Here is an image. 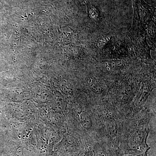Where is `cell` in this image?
Returning a JSON list of instances; mask_svg holds the SVG:
<instances>
[{
  "mask_svg": "<svg viewBox=\"0 0 156 156\" xmlns=\"http://www.w3.org/2000/svg\"><path fill=\"white\" fill-rule=\"evenodd\" d=\"M147 135L144 131L137 130L130 136L127 143L125 154L135 155L144 153L149 150L147 144Z\"/></svg>",
  "mask_w": 156,
  "mask_h": 156,
  "instance_id": "cell-1",
  "label": "cell"
},
{
  "mask_svg": "<svg viewBox=\"0 0 156 156\" xmlns=\"http://www.w3.org/2000/svg\"><path fill=\"white\" fill-rule=\"evenodd\" d=\"M131 95L132 92L130 88L125 87L117 92L115 96L116 99L120 103H125L130 100Z\"/></svg>",
  "mask_w": 156,
  "mask_h": 156,
  "instance_id": "cell-2",
  "label": "cell"
},
{
  "mask_svg": "<svg viewBox=\"0 0 156 156\" xmlns=\"http://www.w3.org/2000/svg\"><path fill=\"white\" fill-rule=\"evenodd\" d=\"M88 9V16L89 18L96 23H98L100 20V14L98 9L94 6L91 5L90 3L85 2Z\"/></svg>",
  "mask_w": 156,
  "mask_h": 156,
  "instance_id": "cell-3",
  "label": "cell"
},
{
  "mask_svg": "<svg viewBox=\"0 0 156 156\" xmlns=\"http://www.w3.org/2000/svg\"><path fill=\"white\" fill-rule=\"evenodd\" d=\"M80 120L81 125L85 129L89 130L92 128V121L91 116L87 112H83L80 115Z\"/></svg>",
  "mask_w": 156,
  "mask_h": 156,
  "instance_id": "cell-4",
  "label": "cell"
},
{
  "mask_svg": "<svg viewBox=\"0 0 156 156\" xmlns=\"http://www.w3.org/2000/svg\"><path fill=\"white\" fill-rule=\"evenodd\" d=\"M89 88L93 93L96 95H100L103 92L104 88L99 81L94 79H91L89 82Z\"/></svg>",
  "mask_w": 156,
  "mask_h": 156,
  "instance_id": "cell-5",
  "label": "cell"
},
{
  "mask_svg": "<svg viewBox=\"0 0 156 156\" xmlns=\"http://www.w3.org/2000/svg\"><path fill=\"white\" fill-rule=\"evenodd\" d=\"M106 63L110 69L115 70L122 69L126 65V62L121 60H108Z\"/></svg>",
  "mask_w": 156,
  "mask_h": 156,
  "instance_id": "cell-6",
  "label": "cell"
},
{
  "mask_svg": "<svg viewBox=\"0 0 156 156\" xmlns=\"http://www.w3.org/2000/svg\"><path fill=\"white\" fill-rule=\"evenodd\" d=\"M149 94V92L147 90H143L142 92L140 93L138 97L136 98L135 101V105L136 106L140 107L143 105L147 100Z\"/></svg>",
  "mask_w": 156,
  "mask_h": 156,
  "instance_id": "cell-7",
  "label": "cell"
},
{
  "mask_svg": "<svg viewBox=\"0 0 156 156\" xmlns=\"http://www.w3.org/2000/svg\"><path fill=\"white\" fill-rule=\"evenodd\" d=\"M110 40V37L107 36H102L100 37L98 39L95 44L96 48L99 50H102L107 44Z\"/></svg>",
  "mask_w": 156,
  "mask_h": 156,
  "instance_id": "cell-8",
  "label": "cell"
},
{
  "mask_svg": "<svg viewBox=\"0 0 156 156\" xmlns=\"http://www.w3.org/2000/svg\"><path fill=\"white\" fill-rule=\"evenodd\" d=\"M148 151H147L145 152L144 153L135 155H134L132 154H122L120 155L119 156H149L148 155Z\"/></svg>",
  "mask_w": 156,
  "mask_h": 156,
  "instance_id": "cell-9",
  "label": "cell"
}]
</instances>
